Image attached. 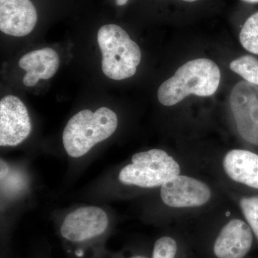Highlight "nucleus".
I'll return each mask as SVG.
<instances>
[{"instance_id":"obj_20","label":"nucleus","mask_w":258,"mask_h":258,"mask_svg":"<svg viewBox=\"0 0 258 258\" xmlns=\"http://www.w3.org/2000/svg\"><path fill=\"white\" fill-rule=\"evenodd\" d=\"M128 258H148L147 257H145V256L143 255H135V256H132V257H128Z\"/></svg>"},{"instance_id":"obj_3","label":"nucleus","mask_w":258,"mask_h":258,"mask_svg":"<svg viewBox=\"0 0 258 258\" xmlns=\"http://www.w3.org/2000/svg\"><path fill=\"white\" fill-rule=\"evenodd\" d=\"M98 42L105 76L120 81L135 75L142 60V52L123 28L113 24L103 25L98 32Z\"/></svg>"},{"instance_id":"obj_12","label":"nucleus","mask_w":258,"mask_h":258,"mask_svg":"<svg viewBox=\"0 0 258 258\" xmlns=\"http://www.w3.org/2000/svg\"><path fill=\"white\" fill-rule=\"evenodd\" d=\"M224 169L231 179L258 189V155L249 151L234 149L226 154Z\"/></svg>"},{"instance_id":"obj_14","label":"nucleus","mask_w":258,"mask_h":258,"mask_svg":"<svg viewBox=\"0 0 258 258\" xmlns=\"http://www.w3.org/2000/svg\"><path fill=\"white\" fill-rule=\"evenodd\" d=\"M240 41L245 50L258 55V12L246 20L241 30Z\"/></svg>"},{"instance_id":"obj_6","label":"nucleus","mask_w":258,"mask_h":258,"mask_svg":"<svg viewBox=\"0 0 258 258\" xmlns=\"http://www.w3.org/2000/svg\"><path fill=\"white\" fill-rule=\"evenodd\" d=\"M230 101L240 137L258 146V86L240 81L232 88Z\"/></svg>"},{"instance_id":"obj_19","label":"nucleus","mask_w":258,"mask_h":258,"mask_svg":"<svg viewBox=\"0 0 258 258\" xmlns=\"http://www.w3.org/2000/svg\"><path fill=\"white\" fill-rule=\"evenodd\" d=\"M242 1L245 2V3H251V4L258 3V0H242Z\"/></svg>"},{"instance_id":"obj_5","label":"nucleus","mask_w":258,"mask_h":258,"mask_svg":"<svg viewBox=\"0 0 258 258\" xmlns=\"http://www.w3.org/2000/svg\"><path fill=\"white\" fill-rule=\"evenodd\" d=\"M104 210L97 207H84L71 212L60 227L62 238L76 244L92 242L101 237L108 227Z\"/></svg>"},{"instance_id":"obj_18","label":"nucleus","mask_w":258,"mask_h":258,"mask_svg":"<svg viewBox=\"0 0 258 258\" xmlns=\"http://www.w3.org/2000/svg\"><path fill=\"white\" fill-rule=\"evenodd\" d=\"M128 0H116V4L119 5V6H123L125 4H126Z\"/></svg>"},{"instance_id":"obj_13","label":"nucleus","mask_w":258,"mask_h":258,"mask_svg":"<svg viewBox=\"0 0 258 258\" xmlns=\"http://www.w3.org/2000/svg\"><path fill=\"white\" fill-rule=\"evenodd\" d=\"M230 68L244 81L258 86V60L254 56H242L232 61Z\"/></svg>"},{"instance_id":"obj_1","label":"nucleus","mask_w":258,"mask_h":258,"mask_svg":"<svg viewBox=\"0 0 258 258\" xmlns=\"http://www.w3.org/2000/svg\"><path fill=\"white\" fill-rule=\"evenodd\" d=\"M220 79V70L214 61L207 58L188 61L161 85L158 100L164 106H172L191 94L211 96L216 93Z\"/></svg>"},{"instance_id":"obj_4","label":"nucleus","mask_w":258,"mask_h":258,"mask_svg":"<svg viewBox=\"0 0 258 258\" xmlns=\"http://www.w3.org/2000/svg\"><path fill=\"white\" fill-rule=\"evenodd\" d=\"M132 161L120 171L118 179L123 184L157 187L179 175V164L161 149L137 153L132 157Z\"/></svg>"},{"instance_id":"obj_17","label":"nucleus","mask_w":258,"mask_h":258,"mask_svg":"<svg viewBox=\"0 0 258 258\" xmlns=\"http://www.w3.org/2000/svg\"><path fill=\"white\" fill-rule=\"evenodd\" d=\"M9 174V166L4 160H1V181L5 179L8 174Z\"/></svg>"},{"instance_id":"obj_11","label":"nucleus","mask_w":258,"mask_h":258,"mask_svg":"<svg viewBox=\"0 0 258 258\" xmlns=\"http://www.w3.org/2000/svg\"><path fill=\"white\" fill-rule=\"evenodd\" d=\"M19 66L26 71L24 85L34 87L40 79H50L55 76L60 66V57L55 50L45 47L25 54L19 61Z\"/></svg>"},{"instance_id":"obj_2","label":"nucleus","mask_w":258,"mask_h":258,"mask_svg":"<svg viewBox=\"0 0 258 258\" xmlns=\"http://www.w3.org/2000/svg\"><path fill=\"white\" fill-rule=\"evenodd\" d=\"M118 126L115 112L101 107L96 112L85 109L74 115L64 127L62 143L70 157L87 154L97 144L109 138Z\"/></svg>"},{"instance_id":"obj_9","label":"nucleus","mask_w":258,"mask_h":258,"mask_svg":"<svg viewBox=\"0 0 258 258\" xmlns=\"http://www.w3.org/2000/svg\"><path fill=\"white\" fill-rule=\"evenodd\" d=\"M37 22L36 8L30 0H0V30L6 35L26 36Z\"/></svg>"},{"instance_id":"obj_10","label":"nucleus","mask_w":258,"mask_h":258,"mask_svg":"<svg viewBox=\"0 0 258 258\" xmlns=\"http://www.w3.org/2000/svg\"><path fill=\"white\" fill-rule=\"evenodd\" d=\"M252 230L242 220L234 219L222 228L214 246L218 258H242L252 247Z\"/></svg>"},{"instance_id":"obj_21","label":"nucleus","mask_w":258,"mask_h":258,"mask_svg":"<svg viewBox=\"0 0 258 258\" xmlns=\"http://www.w3.org/2000/svg\"><path fill=\"white\" fill-rule=\"evenodd\" d=\"M184 2H187V3H193V2L198 1V0H183Z\"/></svg>"},{"instance_id":"obj_7","label":"nucleus","mask_w":258,"mask_h":258,"mask_svg":"<svg viewBox=\"0 0 258 258\" xmlns=\"http://www.w3.org/2000/svg\"><path fill=\"white\" fill-rule=\"evenodd\" d=\"M32 123L28 109L18 97L5 96L0 101V146L15 147L30 134Z\"/></svg>"},{"instance_id":"obj_8","label":"nucleus","mask_w":258,"mask_h":258,"mask_svg":"<svg viewBox=\"0 0 258 258\" xmlns=\"http://www.w3.org/2000/svg\"><path fill=\"white\" fill-rule=\"evenodd\" d=\"M161 198L163 203L171 208H194L208 203L211 191L203 181L179 175L161 186Z\"/></svg>"},{"instance_id":"obj_15","label":"nucleus","mask_w":258,"mask_h":258,"mask_svg":"<svg viewBox=\"0 0 258 258\" xmlns=\"http://www.w3.org/2000/svg\"><path fill=\"white\" fill-rule=\"evenodd\" d=\"M241 210L258 240V198H244L240 200Z\"/></svg>"},{"instance_id":"obj_16","label":"nucleus","mask_w":258,"mask_h":258,"mask_svg":"<svg viewBox=\"0 0 258 258\" xmlns=\"http://www.w3.org/2000/svg\"><path fill=\"white\" fill-rule=\"evenodd\" d=\"M176 251V241L170 237H162L154 244L152 258H174Z\"/></svg>"}]
</instances>
